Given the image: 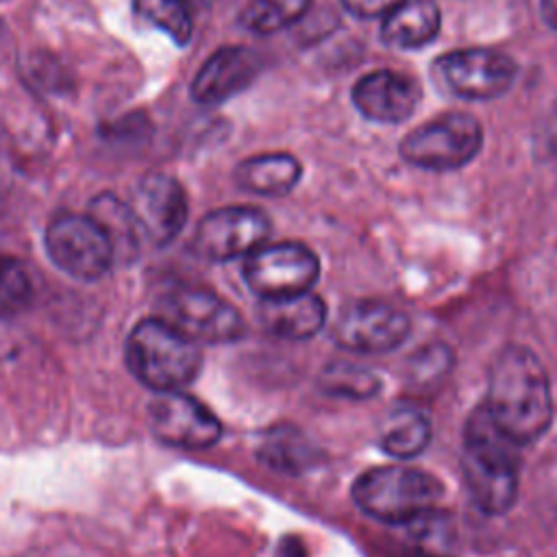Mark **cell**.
I'll use <instances>...</instances> for the list:
<instances>
[{
    "mask_svg": "<svg viewBox=\"0 0 557 557\" xmlns=\"http://www.w3.org/2000/svg\"><path fill=\"white\" fill-rule=\"evenodd\" d=\"M485 409L520 446L540 440L553 424V389L540 357L520 344L505 346L490 366Z\"/></svg>",
    "mask_w": 557,
    "mask_h": 557,
    "instance_id": "obj_1",
    "label": "cell"
},
{
    "mask_svg": "<svg viewBox=\"0 0 557 557\" xmlns=\"http://www.w3.org/2000/svg\"><path fill=\"white\" fill-rule=\"evenodd\" d=\"M520 448L492 420L485 405L468 416L461 472L472 503L483 513L500 516L513 507L520 483Z\"/></svg>",
    "mask_w": 557,
    "mask_h": 557,
    "instance_id": "obj_2",
    "label": "cell"
},
{
    "mask_svg": "<svg viewBox=\"0 0 557 557\" xmlns=\"http://www.w3.org/2000/svg\"><path fill=\"white\" fill-rule=\"evenodd\" d=\"M355 505L385 524H416L431 516L444 483L429 470L409 463L374 466L361 472L350 487Z\"/></svg>",
    "mask_w": 557,
    "mask_h": 557,
    "instance_id": "obj_3",
    "label": "cell"
},
{
    "mask_svg": "<svg viewBox=\"0 0 557 557\" xmlns=\"http://www.w3.org/2000/svg\"><path fill=\"white\" fill-rule=\"evenodd\" d=\"M131 374L152 392H178L196 381L202 368L198 342L165 318H146L126 339Z\"/></svg>",
    "mask_w": 557,
    "mask_h": 557,
    "instance_id": "obj_4",
    "label": "cell"
},
{
    "mask_svg": "<svg viewBox=\"0 0 557 557\" xmlns=\"http://www.w3.org/2000/svg\"><path fill=\"white\" fill-rule=\"evenodd\" d=\"M483 146V128L470 113L450 111L409 131L398 152L422 170H457L470 163Z\"/></svg>",
    "mask_w": 557,
    "mask_h": 557,
    "instance_id": "obj_5",
    "label": "cell"
},
{
    "mask_svg": "<svg viewBox=\"0 0 557 557\" xmlns=\"http://www.w3.org/2000/svg\"><path fill=\"white\" fill-rule=\"evenodd\" d=\"M44 244L50 261L78 281L104 276L115 261L111 237L89 213H59L46 226Z\"/></svg>",
    "mask_w": 557,
    "mask_h": 557,
    "instance_id": "obj_6",
    "label": "cell"
},
{
    "mask_svg": "<svg viewBox=\"0 0 557 557\" xmlns=\"http://www.w3.org/2000/svg\"><path fill=\"white\" fill-rule=\"evenodd\" d=\"M242 276L259 298H283L311 292L320 276L318 255L300 242L261 244L246 255Z\"/></svg>",
    "mask_w": 557,
    "mask_h": 557,
    "instance_id": "obj_7",
    "label": "cell"
},
{
    "mask_svg": "<svg viewBox=\"0 0 557 557\" xmlns=\"http://www.w3.org/2000/svg\"><path fill=\"white\" fill-rule=\"evenodd\" d=\"M518 74L516 61L498 50L466 48L435 59L433 78L463 100H492L503 96Z\"/></svg>",
    "mask_w": 557,
    "mask_h": 557,
    "instance_id": "obj_8",
    "label": "cell"
},
{
    "mask_svg": "<svg viewBox=\"0 0 557 557\" xmlns=\"http://www.w3.org/2000/svg\"><path fill=\"white\" fill-rule=\"evenodd\" d=\"M411 331L409 315L383 300H355L346 305L333 324L339 348L357 355H383L398 348Z\"/></svg>",
    "mask_w": 557,
    "mask_h": 557,
    "instance_id": "obj_9",
    "label": "cell"
},
{
    "mask_svg": "<svg viewBox=\"0 0 557 557\" xmlns=\"http://www.w3.org/2000/svg\"><path fill=\"white\" fill-rule=\"evenodd\" d=\"M165 320L198 344H231L244 337L246 320L222 296L205 287H181L165 298Z\"/></svg>",
    "mask_w": 557,
    "mask_h": 557,
    "instance_id": "obj_10",
    "label": "cell"
},
{
    "mask_svg": "<svg viewBox=\"0 0 557 557\" xmlns=\"http://www.w3.org/2000/svg\"><path fill=\"white\" fill-rule=\"evenodd\" d=\"M152 435L174 448L202 450L222 437V422L198 398L178 392H159L148 405Z\"/></svg>",
    "mask_w": 557,
    "mask_h": 557,
    "instance_id": "obj_11",
    "label": "cell"
},
{
    "mask_svg": "<svg viewBox=\"0 0 557 557\" xmlns=\"http://www.w3.org/2000/svg\"><path fill=\"white\" fill-rule=\"evenodd\" d=\"M270 228V218L257 207H222L198 222L191 244L202 259L231 261L265 244Z\"/></svg>",
    "mask_w": 557,
    "mask_h": 557,
    "instance_id": "obj_12",
    "label": "cell"
},
{
    "mask_svg": "<svg viewBox=\"0 0 557 557\" xmlns=\"http://www.w3.org/2000/svg\"><path fill=\"white\" fill-rule=\"evenodd\" d=\"M141 239L161 248L176 239L187 222V196L183 185L161 172L146 174L128 202Z\"/></svg>",
    "mask_w": 557,
    "mask_h": 557,
    "instance_id": "obj_13",
    "label": "cell"
},
{
    "mask_svg": "<svg viewBox=\"0 0 557 557\" xmlns=\"http://www.w3.org/2000/svg\"><path fill=\"white\" fill-rule=\"evenodd\" d=\"M422 98L420 83L396 70H374L352 87L357 111L379 124H400L409 120Z\"/></svg>",
    "mask_w": 557,
    "mask_h": 557,
    "instance_id": "obj_14",
    "label": "cell"
},
{
    "mask_svg": "<svg viewBox=\"0 0 557 557\" xmlns=\"http://www.w3.org/2000/svg\"><path fill=\"white\" fill-rule=\"evenodd\" d=\"M261 65V57L248 46L218 48L194 76L191 98L198 104H220L244 91Z\"/></svg>",
    "mask_w": 557,
    "mask_h": 557,
    "instance_id": "obj_15",
    "label": "cell"
},
{
    "mask_svg": "<svg viewBox=\"0 0 557 557\" xmlns=\"http://www.w3.org/2000/svg\"><path fill=\"white\" fill-rule=\"evenodd\" d=\"M259 324L281 339H309L326 320V305L313 292H302L283 298H261L257 309Z\"/></svg>",
    "mask_w": 557,
    "mask_h": 557,
    "instance_id": "obj_16",
    "label": "cell"
},
{
    "mask_svg": "<svg viewBox=\"0 0 557 557\" xmlns=\"http://www.w3.org/2000/svg\"><path fill=\"white\" fill-rule=\"evenodd\" d=\"M440 7L433 0H405L385 15L381 39L400 50H413L431 44L440 33Z\"/></svg>",
    "mask_w": 557,
    "mask_h": 557,
    "instance_id": "obj_17",
    "label": "cell"
},
{
    "mask_svg": "<svg viewBox=\"0 0 557 557\" xmlns=\"http://www.w3.org/2000/svg\"><path fill=\"white\" fill-rule=\"evenodd\" d=\"M300 176V161L287 152L257 154L244 159L233 172V178L242 189L259 196H285L298 185Z\"/></svg>",
    "mask_w": 557,
    "mask_h": 557,
    "instance_id": "obj_18",
    "label": "cell"
},
{
    "mask_svg": "<svg viewBox=\"0 0 557 557\" xmlns=\"http://www.w3.org/2000/svg\"><path fill=\"white\" fill-rule=\"evenodd\" d=\"M431 433V420L422 409L398 405L385 416L379 444L383 453L394 459H413L429 446Z\"/></svg>",
    "mask_w": 557,
    "mask_h": 557,
    "instance_id": "obj_19",
    "label": "cell"
},
{
    "mask_svg": "<svg viewBox=\"0 0 557 557\" xmlns=\"http://www.w3.org/2000/svg\"><path fill=\"white\" fill-rule=\"evenodd\" d=\"M257 455L270 468L292 474L309 470L318 459L315 446L307 440L305 433L294 426H276L265 431L259 442Z\"/></svg>",
    "mask_w": 557,
    "mask_h": 557,
    "instance_id": "obj_20",
    "label": "cell"
},
{
    "mask_svg": "<svg viewBox=\"0 0 557 557\" xmlns=\"http://www.w3.org/2000/svg\"><path fill=\"white\" fill-rule=\"evenodd\" d=\"M89 215L100 222V226L111 237V244L115 248V259L120 255L128 257L131 252H137V246L141 242L139 226L135 222V215L126 202L111 194H100L89 205Z\"/></svg>",
    "mask_w": 557,
    "mask_h": 557,
    "instance_id": "obj_21",
    "label": "cell"
},
{
    "mask_svg": "<svg viewBox=\"0 0 557 557\" xmlns=\"http://www.w3.org/2000/svg\"><path fill=\"white\" fill-rule=\"evenodd\" d=\"M309 7L311 0H250L239 13V24L252 33L270 35L298 22Z\"/></svg>",
    "mask_w": 557,
    "mask_h": 557,
    "instance_id": "obj_22",
    "label": "cell"
},
{
    "mask_svg": "<svg viewBox=\"0 0 557 557\" xmlns=\"http://www.w3.org/2000/svg\"><path fill=\"white\" fill-rule=\"evenodd\" d=\"M320 387L331 396L370 398L379 392L381 379L363 366L335 361L320 372Z\"/></svg>",
    "mask_w": 557,
    "mask_h": 557,
    "instance_id": "obj_23",
    "label": "cell"
},
{
    "mask_svg": "<svg viewBox=\"0 0 557 557\" xmlns=\"http://www.w3.org/2000/svg\"><path fill=\"white\" fill-rule=\"evenodd\" d=\"M133 11L141 20L165 30L178 46H185L191 39V9L183 0H133Z\"/></svg>",
    "mask_w": 557,
    "mask_h": 557,
    "instance_id": "obj_24",
    "label": "cell"
},
{
    "mask_svg": "<svg viewBox=\"0 0 557 557\" xmlns=\"http://www.w3.org/2000/svg\"><path fill=\"white\" fill-rule=\"evenodd\" d=\"M33 298V285L26 268L9 255H0V313H15Z\"/></svg>",
    "mask_w": 557,
    "mask_h": 557,
    "instance_id": "obj_25",
    "label": "cell"
},
{
    "mask_svg": "<svg viewBox=\"0 0 557 557\" xmlns=\"http://www.w3.org/2000/svg\"><path fill=\"white\" fill-rule=\"evenodd\" d=\"M450 363V352L444 346H429L413 359V376L418 383L435 381V376L444 374Z\"/></svg>",
    "mask_w": 557,
    "mask_h": 557,
    "instance_id": "obj_26",
    "label": "cell"
},
{
    "mask_svg": "<svg viewBox=\"0 0 557 557\" xmlns=\"http://www.w3.org/2000/svg\"><path fill=\"white\" fill-rule=\"evenodd\" d=\"M403 2L405 0H342V7L359 20H374L389 15Z\"/></svg>",
    "mask_w": 557,
    "mask_h": 557,
    "instance_id": "obj_27",
    "label": "cell"
},
{
    "mask_svg": "<svg viewBox=\"0 0 557 557\" xmlns=\"http://www.w3.org/2000/svg\"><path fill=\"white\" fill-rule=\"evenodd\" d=\"M540 11L542 17L548 26L557 28V0H540Z\"/></svg>",
    "mask_w": 557,
    "mask_h": 557,
    "instance_id": "obj_28",
    "label": "cell"
},
{
    "mask_svg": "<svg viewBox=\"0 0 557 557\" xmlns=\"http://www.w3.org/2000/svg\"><path fill=\"white\" fill-rule=\"evenodd\" d=\"M191 11L194 9H200V7H209L211 4V0H183Z\"/></svg>",
    "mask_w": 557,
    "mask_h": 557,
    "instance_id": "obj_29",
    "label": "cell"
}]
</instances>
